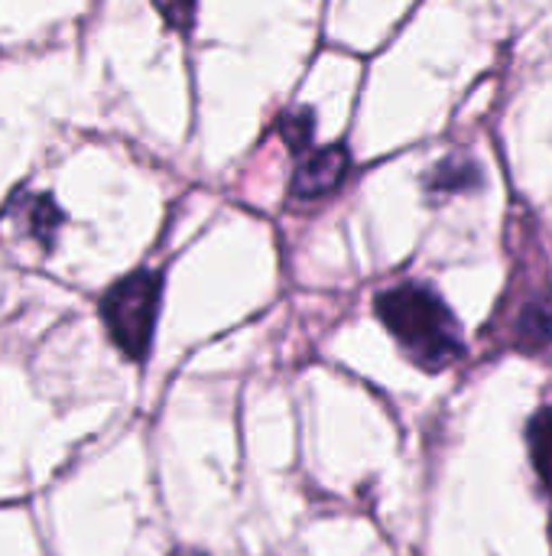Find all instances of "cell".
Listing matches in <instances>:
<instances>
[{
  "label": "cell",
  "instance_id": "cell-1",
  "mask_svg": "<svg viewBox=\"0 0 552 556\" xmlns=\"http://www.w3.org/2000/svg\"><path fill=\"white\" fill-rule=\"evenodd\" d=\"M374 309L423 371H442L462 355V329L436 290L423 283H400L384 290Z\"/></svg>",
  "mask_w": 552,
  "mask_h": 556
},
{
  "label": "cell",
  "instance_id": "cell-2",
  "mask_svg": "<svg viewBox=\"0 0 552 556\" xmlns=\"http://www.w3.org/2000/svg\"><path fill=\"white\" fill-rule=\"evenodd\" d=\"M159 293H163V277L156 270L140 267L120 277L101 300V319L114 345L133 362L146 358L150 352L156 313H159Z\"/></svg>",
  "mask_w": 552,
  "mask_h": 556
},
{
  "label": "cell",
  "instance_id": "cell-3",
  "mask_svg": "<svg viewBox=\"0 0 552 556\" xmlns=\"http://www.w3.org/2000/svg\"><path fill=\"white\" fill-rule=\"evenodd\" d=\"M348 169H351V153L345 143L312 147L309 153L299 156L290 192L293 199H325L345 182Z\"/></svg>",
  "mask_w": 552,
  "mask_h": 556
},
{
  "label": "cell",
  "instance_id": "cell-4",
  "mask_svg": "<svg viewBox=\"0 0 552 556\" xmlns=\"http://www.w3.org/2000/svg\"><path fill=\"white\" fill-rule=\"evenodd\" d=\"M10 212L20 225V231L26 238H33L36 244L42 248H52L55 241V231L62 225V212L55 208L52 195H29V192H20L10 199Z\"/></svg>",
  "mask_w": 552,
  "mask_h": 556
},
{
  "label": "cell",
  "instance_id": "cell-5",
  "mask_svg": "<svg viewBox=\"0 0 552 556\" xmlns=\"http://www.w3.org/2000/svg\"><path fill=\"white\" fill-rule=\"evenodd\" d=\"M482 186V169L472 156H446L426 173V189L433 195H455Z\"/></svg>",
  "mask_w": 552,
  "mask_h": 556
},
{
  "label": "cell",
  "instance_id": "cell-6",
  "mask_svg": "<svg viewBox=\"0 0 552 556\" xmlns=\"http://www.w3.org/2000/svg\"><path fill=\"white\" fill-rule=\"evenodd\" d=\"M277 134L290 147V153L303 156L312 150V134H316V114L312 108H290L277 117Z\"/></svg>",
  "mask_w": 552,
  "mask_h": 556
},
{
  "label": "cell",
  "instance_id": "cell-7",
  "mask_svg": "<svg viewBox=\"0 0 552 556\" xmlns=\"http://www.w3.org/2000/svg\"><path fill=\"white\" fill-rule=\"evenodd\" d=\"M527 443H530V459L543 479V485L552 489V407L540 410L530 427H527Z\"/></svg>",
  "mask_w": 552,
  "mask_h": 556
},
{
  "label": "cell",
  "instance_id": "cell-8",
  "mask_svg": "<svg viewBox=\"0 0 552 556\" xmlns=\"http://www.w3.org/2000/svg\"><path fill=\"white\" fill-rule=\"evenodd\" d=\"M156 13L163 16V23L176 33H189L195 23V7L198 0H153Z\"/></svg>",
  "mask_w": 552,
  "mask_h": 556
},
{
  "label": "cell",
  "instance_id": "cell-9",
  "mask_svg": "<svg viewBox=\"0 0 552 556\" xmlns=\"http://www.w3.org/2000/svg\"><path fill=\"white\" fill-rule=\"evenodd\" d=\"M524 332L540 336V342L552 339V306H530L524 316Z\"/></svg>",
  "mask_w": 552,
  "mask_h": 556
},
{
  "label": "cell",
  "instance_id": "cell-10",
  "mask_svg": "<svg viewBox=\"0 0 552 556\" xmlns=\"http://www.w3.org/2000/svg\"><path fill=\"white\" fill-rule=\"evenodd\" d=\"M169 556H205V554H198V551H172Z\"/></svg>",
  "mask_w": 552,
  "mask_h": 556
}]
</instances>
